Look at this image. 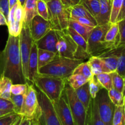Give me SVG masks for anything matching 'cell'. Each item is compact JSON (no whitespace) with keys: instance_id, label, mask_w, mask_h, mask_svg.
<instances>
[{"instance_id":"obj_1","label":"cell","mask_w":125,"mask_h":125,"mask_svg":"<svg viewBox=\"0 0 125 125\" xmlns=\"http://www.w3.org/2000/svg\"><path fill=\"white\" fill-rule=\"evenodd\" d=\"M9 78L13 84H27L23 72L19 36L9 35L6 46L0 51V77Z\"/></svg>"},{"instance_id":"obj_2","label":"cell","mask_w":125,"mask_h":125,"mask_svg":"<svg viewBox=\"0 0 125 125\" xmlns=\"http://www.w3.org/2000/svg\"><path fill=\"white\" fill-rule=\"evenodd\" d=\"M111 23L98 24L94 28L87 39V52L90 56H102L114 51L117 48L106 42L105 35Z\"/></svg>"},{"instance_id":"obj_3","label":"cell","mask_w":125,"mask_h":125,"mask_svg":"<svg viewBox=\"0 0 125 125\" xmlns=\"http://www.w3.org/2000/svg\"><path fill=\"white\" fill-rule=\"evenodd\" d=\"M83 61L56 56L50 63L39 70V73L44 75L67 79L76 67Z\"/></svg>"},{"instance_id":"obj_4","label":"cell","mask_w":125,"mask_h":125,"mask_svg":"<svg viewBox=\"0 0 125 125\" xmlns=\"http://www.w3.org/2000/svg\"><path fill=\"white\" fill-rule=\"evenodd\" d=\"M66 83L67 79L39 73L33 85H35L39 90L43 93L52 103H54L64 92Z\"/></svg>"},{"instance_id":"obj_5","label":"cell","mask_w":125,"mask_h":125,"mask_svg":"<svg viewBox=\"0 0 125 125\" xmlns=\"http://www.w3.org/2000/svg\"><path fill=\"white\" fill-rule=\"evenodd\" d=\"M46 3L51 29L61 31L67 29L70 20L67 6L62 4L61 0H51Z\"/></svg>"},{"instance_id":"obj_6","label":"cell","mask_w":125,"mask_h":125,"mask_svg":"<svg viewBox=\"0 0 125 125\" xmlns=\"http://www.w3.org/2000/svg\"><path fill=\"white\" fill-rule=\"evenodd\" d=\"M19 115L29 120L36 119L37 120L42 115L41 108L38 100L37 92L33 85H30L28 83V89Z\"/></svg>"},{"instance_id":"obj_7","label":"cell","mask_w":125,"mask_h":125,"mask_svg":"<svg viewBox=\"0 0 125 125\" xmlns=\"http://www.w3.org/2000/svg\"><path fill=\"white\" fill-rule=\"evenodd\" d=\"M65 93L73 116L74 125H86L87 110L78 99L75 90L67 83L65 87Z\"/></svg>"},{"instance_id":"obj_8","label":"cell","mask_w":125,"mask_h":125,"mask_svg":"<svg viewBox=\"0 0 125 125\" xmlns=\"http://www.w3.org/2000/svg\"><path fill=\"white\" fill-rule=\"evenodd\" d=\"M95 100L99 116L105 125H112L115 106L110 100L108 90L103 87L96 95Z\"/></svg>"},{"instance_id":"obj_9","label":"cell","mask_w":125,"mask_h":125,"mask_svg":"<svg viewBox=\"0 0 125 125\" xmlns=\"http://www.w3.org/2000/svg\"><path fill=\"white\" fill-rule=\"evenodd\" d=\"M37 97L42 112L39 119L40 125H61L52 101L39 90Z\"/></svg>"},{"instance_id":"obj_10","label":"cell","mask_w":125,"mask_h":125,"mask_svg":"<svg viewBox=\"0 0 125 125\" xmlns=\"http://www.w3.org/2000/svg\"><path fill=\"white\" fill-rule=\"evenodd\" d=\"M20 51L21 59L23 72L26 79L28 81V62L32 46L34 41L32 38L30 32V28L26 24L23 23L21 31L19 35Z\"/></svg>"},{"instance_id":"obj_11","label":"cell","mask_w":125,"mask_h":125,"mask_svg":"<svg viewBox=\"0 0 125 125\" xmlns=\"http://www.w3.org/2000/svg\"><path fill=\"white\" fill-rule=\"evenodd\" d=\"M56 34L57 36V42L56 44L57 56L74 59L78 46L68 34L67 29L56 31Z\"/></svg>"},{"instance_id":"obj_12","label":"cell","mask_w":125,"mask_h":125,"mask_svg":"<svg viewBox=\"0 0 125 125\" xmlns=\"http://www.w3.org/2000/svg\"><path fill=\"white\" fill-rule=\"evenodd\" d=\"M52 103L61 125H75L65 90L62 96L57 101Z\"/></svg>"},{"instance_id":"obj_13","label":"cell","mask_w":125,"mask_h":125,"mask_svg":"<svg viewBox=\"0 0 125 125\" xmlns=\"http://www.w3.org/2000/svg\"><path fill=\"white\" fill-rule=\"evenodd\" d=\"M29 28L32 38L34 42L41 39L51 29L50 21L39 15L35 16L32 20Z\"/></svg>"},{"instance_id":"obj_14","label":"cell","mask_w":125,"mask_h":125,"mask_svg":"<svg viewBox=\"0 0 125 125\" xmlns=\"http://www.w3.org/2000/svg\"><path fill=\"white\" fill-rule=\"evenodd\" d=\"M67 30L78 46L74 59L83 61L89 59L90 56L87 52V42L85 39L70 27H68Z\"/></svg>"},{"instance_id":"obj_15","label":"cell","mask_w":125,"mask_h":125,"mask_svg":"<svg viewBox=\"0 0 125 125\" xmlns=\"http://www.w3.org/2000/svg\"><path fill=\"white\" fill-rule=\"evenodd\" d=\"M34 42L39 49L48 50L57 54L56 44L57 42V36L56 30L51 29L43 37Z\"/></svg>"},{"instance_id":"obj_16","label":"cell","mask_w":125,"mask_h":125,"mask_svg":"<svg viewBox=\"0 0 125 125\" xmlns=\"http://www.w3.org/2000/svg\"><path fill=\"white\" fill-rule=\"evenodd\" d=\"M38 48L36 44L34 42L31 50L28 62V81L34 83L35 78L39 74V67H38Z\"/></svg>"},{"instance_id":"obj_17","label":"cell","mask_w":125,"mask_h":125,"mask_svg":"<svg viewBox=\"0 0 125 125\" xmlns=\"http://www.w3.org/2000/svg\"><path fill=\"white\" fill-rule=\"evenodd\" d=\"M24 23V10L19 2L17 3L14 14V23L12 29L9 31V35L18 37L20 34Z\"/></svg>"},{"instance_id":"obj_18","label":"cell","mask_w":125,"mask_h":125,"mask_svg":"<svg viewBox=\"0 0 125 125\" xmlns=\"http://www.w3.org/2000/svg\"><path fill=\"white\" fill-rule=\"evenodd\" d=\"M100 9L96 20L98 24L110 23L111 13V1L109 0H100Z\"/></svg>"},{"instance_id":"obj_19","label":"cell","mask_w":125,"mask_h":125,"mask_svg":"<svg viewBox=\"0 0 125 125\" xmlns=\"http://www.w3.org/2000/svg\"><path fill=\"white\" fill-rule=\"evenodd\" d=\"M70 19L74 20L77 18L84 17L89 18L91 20L96 21V19L92 15L91 13L87 10L86 8L81 3L67 7Z\"/></svg>"},{"instance_id":"obj_20","label":"cell","mask_w":125,"mask_h":125,"mask_svg":"<svg viewBox=\"0 0 125 125\" xmlns=\"http://www.w3.org/2000/svg\"><path fill=\"white\" fill-rule=\"evenodd\" d=\"M37 1V0H25L23 6L24 10V24L29 27L33 18L38 15Z\"/></svg>"},{"instance_id":"obj_21","label":"cell","mask_w":125,"mask_h":125,"mask_svg":"<svg viewBox=\"0 0 125 125\" xmlns=\"http://www.w3.org/2000/svg\"><path fill=\"white\" fill-rule=\"evenodd\" d=\"M106 42L114 45L116 47L120 46V39L119 28L118 22L111 23L109 28L106 32L104 37Z\"/></svg>"},{"instance_id":"obj_22","label":"cell","mask_w":125,"mask_h":125,"mask_svg":"<svg viewBox=\"0 0 125 125\" xmlns=\"http://www.w3.org/2000/svg\"><path fill=\"white\" fill-rule=\"evenodd\" d=\"M87 113L86 125H105L99 116L95 99L92 98Z\"/></svg>"},{"instance_id":"obj_23","label":"cell","mask_w":125,"mask_h":125,"mask_svg":"<svg viewBox=\"0 0 125 125\" xmlns=\"http://www.w3.org/2000/svg\"><path fill=\"white\" fill-rule=\"evenodd\" d=\"M87 62L89 63V65L91 68L92 72L94 76L102 73H111L100 57L90 56Z\"/></svg>"},{"instance_id":"obj_24","label":"cell","mask_w":125,"mask_h":125,"mask_svg":"<svg viewBox=\"0 0 125 125\" xmlns=\"http://www.w3.org/2000/svg\"><path fill=\"white\" fill-rule=\"evenodd\" d=\"M74 90H75L76 94L78 99L80 100L81 102L84 104V107L88 111L89 107H90L92 100L90 92H89V82Z\"/></svg>"},{"instance_id":"obj_25","label":"cell","mask_w":125,"mask_h":125,"mask_svg":"<svg viewBox=\"0 0 125 125\" xmlns=\"http://www.w3.org/2000/svg\"><path fill=\"white\" fill-rule=\"evenodd\" d=\"M68 27H70L72 29H74L76 32H77L78 34L83 36L86 41H87L88 38H89L92 29H94V28L92 27L81 24L79 22L71 19H70L68 21Z\"/></svg>"},{"instance_id":"obj_26","label":"cell","mask_w":125,"mask_h":125,"mask_svg":"<svg viewBox=\"0 0 125 125\" xmlns=\"http://www.w3.org/2000/svg\"><path fill=\"white\" fill-rule=\"evenodd\" d=\"M38 67L39 70L51 62L57 56V54L48 50L38 48Z\"/></svg>"},{"instance_id":"obj_27","label":"cell","mask_w":125,"mask_h":125,"mask_svg":"<svg viewBox=\"0 0 125 125\" xmlns=\"http://www.w3.org/2000/svg\"><path fill=\"white\" fill-rule=\"evenodd\" d=\"M12 84L9 78L6 76L0 77V98L10 100Z\"/></svg>"},{"instance_id":"obj_28","label":"cell","mask_w":125,"mask_h":125,"mask_svg":"<svg viewBox=\"0 0 125 125\" xmlns=\"http://www.w3.org/2000/svg\"><path fill=\"white\" fill-rule=\"evenodd\" d=\"M88 82L89 80L80 74H72L67 79V83L74 90L78 89Z\"/></svg>"},{"instance_id":"obj_29","label":"cell","mask_w":125,"mask_h":125,"mask_svg":"<svg viewBox=\"0 0 125 125\" xmlns=\"http://www.w3.org/2000/svg\"><path fill=\"white\" fill-rule=\"evenodd\" d=\"M79 3L83 4L92 15L96 18L100 11V0H81Z\"/></svg>"},{"instance_id":"obj_30","label":"cell","mask_w":125,"mask_h":125,"mask_svg":"<svg viewBox=\"0 0 125 125\" xmlns=\"http://www.w3.org/2000/svg\"><path fill=\"white\" fill-rule=\"evenodd\" d=\"M73 74H80L83 76L85 77L86 79L89 81L94 77L91 68H90L89 63L88 62H83L79 63L75 68L73 72Z\"/></svg>"},{"instance_id":"obj_31","label":"cell","mask_w":125,"mask_h":125,"mask_svg":"<svg viewBox=\"0 0 125 125\" xmlns=\"http://www.w3.org/2000/svg\"><path fill=\"white\" fill-rule=\"evenodd\" d=\"M108 95L110 100L115 106H124V95L123 93L118 91L112 87L108 90Z\"/></svg>"},{"instance_id":"obj_32","label":"cell","mask_w":125,"mask_h":125,"mask_svg":"<svg viewBox=\"0 0 125 125\" xmlns=\"http://www.w3.org/2000/svg\"><path fill=\"white\" fill-rule=\"evenodd\" d=\"M112 125H125V109L124 106H115Z\"/></svg>"},{"instance_id":"obj_33","label":"cell","mask_w":125,"mask_h":125,"mask_svg":"<svg viewBox=\"0 0 125 125\" xmlns=\"http://www.w3.org/2000/svg\"><path fill=\"white\" fill-rule=\"evenodd\" d=\"M95 76L101 86L107 90H109L110 89L113 87L112 76H111V73H102L97 74Z\"/></svg>"},{"instance_id":"obj_34","label":"cell","mask_w":125,"mask_h":125,"mask_svg":"<svg viewBox=\"0 0 125 125\" xmlns=\"http://www.w3.org/2000/svg\"><path fill=\"white\" fill-rule=\"evenodd\" d=\"M122 2L123 0H112L110 23H113L117 22V17L122 7Z\"/></svg>"},{"instance_id":"obj_35","label":"cell","mask_w":125,"mask_h":125,"mask_svg":"<svg viewBox=\"0 0 125 125\" xmlns=\"http://www.w3.org/2000/svg\"><path fill=\"white\" fill-rule=\"evenodd\" d=\"M116 72L123 78L125 76V45H122L121 48Z\"/></svg>"},{"instance_id":"obj_36","label":"cell","mask_w":125,"mask_h":125,"mask_svg":"<svg viewBox=\"0 0 125 125\" xmlns=\"http://www.w3.org/2000/svg\"><path fill=\"white\" fill-rule=\"evenodd\" d=\"M112 76V86L118 91L123 93L124 87V78L120 75L117 72L111 73Z\"/></svg>"},{"instance_id":"obj_37","label":"cell","mask_w":125,"mask_h":125,"mask_svg":"<svg viewBox=\"0 0 125 125\" xmlns=\"http://www.w3.org/2000/svg\"><path fill=\"white\" fill-rule=\"evenodd\" d=\"M89 88L91 98L92 99H95L98 92L100 89H102L103 87L98 81L96 76H94V77L89 81Z\"/></svg>"},{"instance_id":"obj_38","label":"cell","mask_w":125,"mask_h":125,"mask_svg":"<svg viewBox=\"0 0 125 125\" xmlns=\"http://www.w3.org/2000/svg\"><path fill=\"white\" fill-rule=\"evenodd\" d=\"M37 10L38 15L44 19L48 20L49 13L48 7L47 3L43 0H37Z\"/></svg>"},{"instance_id":"obj_39","label":"cell","mask_w":125,"mask_h":125,"mask_svg":"<svg viewBox=\"0 0 125 125\" xmlns=\"http://www.w3.org/2000/svg\"><path fill=\"white\" fill-rule=\"evenodd\" d=\"M24 95H25V94L18 95H11L10 101H12L13 104V111H14L15 113L18 115H19L21 108V106L23 105Z\"/></svg>"},{"instance_id":"obj_40","label":"cell","mask_w":125,"mask_h":125,"mask_svg":"<svg viewBox=\"0 0 125 125\" xmlns=\"http://www.w3.org/2000/svg\"><path fill=\"white\" fill-rule=\"evenodd\" d=\"M20 115L13 112L7 115L0 117V125H12L19 118Z\"/></svg>"},{"instance_id":"obj_41","label":"cell","mask_w":125,"mask_h":125,"mask_svg":"<svg viewBox=\"0 0 125 125\" xmlns=\"http://www.w3.org/2000/svg\"><path fill=\"white\" fill-rule=\"evenodd\" d=\"M27 89H28V83L12 84L11 87V95H24L26 93Z\"/></svg>"},{"instance_id":"obj_42","label":"cell","mask_w":125,"mask_h":125,"mask_svg":"<svg viewBox=\"0 0 125 125\" xmlns=\"http://www.w3.org/2000/svg\"><path fill=\"white\" fill-rule=\"evenodd\" d=\"M0 111L14 112L13 104L12 101L9 100L0 98Z\"/></svg>"},{"instance_id":"obj_43","label":"cell","mask_w":125,"mask_h":125,"mask_svg":"<svg viewBox=\"0 0 125 125\" xmlns=\"http://www.w3.org/2000/svg\"><path fill=\"white\" fill-rule=\"evenodd\" d=\"M120 45H125V18L118 21Z\"/></svg>"},{"instance_id":"obj_44","label":"cell","mask_w":125,"mask_h":125,"mask_svg":"<svg viewBox=\"0 0 125 125\" xmlns=\"http://www.w3.org/2000/svg\"><path fill=\"white\" fill-rule=\"evenodd\" d=\"M9 10L10 8L9 0H0V11L4 15L7 20Z\"/></svg>"},{"instance_id":"obj_45","label":"cell","mask_w":125,"mask_h":125,"mask_svg":"<svg viewBox=\"0 0 125 125\" xmlns=\"http://www.w3.org/2000/svg\"><path fill=\"white\" fill-rule=\"evenodd\" d=\"M125 0H123L122 2V7H121L120 11L118 14V17L117 19V22L119 21L125 19Z\"/></svg>"},{"instance_id":"obj_46","label":"cell","mask_w":125,"mask_h":125,"mask_svg":"<svg viewBox=\"0 0 125 125\" xmlns=\"http://www.w3.org/2000/svg\"><path fill=\"white\" fill-rule=\"evenodd\" d=\"M18 125H31V120L21 117Z\"/></svg>"},{"instance_id":"obj_47","label":"cell","mask_w":125,"mask_h":125,"mask_svg":"<svg viewBox=\"0 0 125 125\" xmlns=\"http://www.w3.org/2000/svg\"><path fill=\"white\" fill-rule=\"evenodd\" d=\"M7 25V19L4 15L0 11V26Z\"/></svg>"},{"instance_id":"obj_48","label":"cell","mask_w":125,"mask_h":125,"mask_svg":"<svg viewBox=\"0 0 125 125\" xmlns=\"http://www.w3.org/2000/svg\"><path fill=\"white\" fill-rule=\"evenodd\" d=\"M61 1L64 6H67V7H69V6L73 5L72 0H61Z\"/></svg>"},{"instance_id":"obj_49","label":"cell","mask_w":125,"mask_h":125,"mask_svg":"<svg viewBox=\"0 0 125 125\" xmlns=\"http://www.w3.org/2000/svg\"><path fill=\"white\" fill-rule=\"evenodd\" d=\"M19 2L18 0H9V8H12L13 6H14L15 5L17 4L18 2Z\"/></svg>"},{"instance_id":"obj_50","label":"cell","mask_w":125,"mask_h":125,"mask_svg":"<svg viewBox=\"0 0 125 125\" xmlns=\"http://www.w3.org/2000/svg\"><path fill=\"white\" fill-rule=\"evenodd\" d=\"M11 113H13V112H7V111H0V117H2L3 116L7 115L10 114Z\"/></svg>"},{"instance_id":"obj_51","label":"cell","mask_w":125,"mask_h":125,"mask_svg":"<svg viewBox=\"0 0 125 125\" xmlns=\"http://www.w3.org/2000/svg\"><path fill=\"white\" fill-rule=\"evenodd\" d=\"M31 125H40L39 120L36 119L31 120Z\"/></svg>"},{"instance_id":"obj_52","label":"cell","mask_w":125,"mask_h":125,"mask_svg":"<svg viewBox=\"0 0 125 125\" xmlns=\"http://www.w3.org/2000/svg\"><path fill=\"white\" fill-rule=\"evenodd\" d=\"M21 117V116L20 115V117H19V118H18V119L17 120V121H15V122L14 123H13V124H12V125H18V124H19V122H20V121Z\"/></svg>"},{"instance_id":"obj_53","label":"cell","mask_w":125,"mask_h":125,"mask_svg":"<svg viewBox=\"0 0 125 125\" xmlns=\"http://www.w3.org/2000/svg\"><path fill=\"white\" fill-rule=\"evenodd\" d=\"M81 0H72V2H73V4H79Z\"/></svg>"},{"instance_id":"obj_54","label":"cell","mask_w":125,"mask_h":125,"mask_svg":"<svg viewBox=\"0 0 125 125\" xmlns=\"http://www.w3.org/2000/svg\"><path fill=\"white\" fill-rule=\"evenodd\" d=\"M19 1V2L20 3V4L22 6H23V5H24V2H25V0H18Z\"/></svg>"},{"instance_id":"obj_55","label":"cell","mask_w":125,"mask_h":125,"mask_svg":"<svg viewBox=\"0 0 125 125\" xmlns=\"http://www.w3.org/2000/svg\"><path fill=\"white\" fill-rule=\"evenodd\" d=\"M123 95H125V76L124 77V87H123Z\"/></svg>"},{"instance_id":"obj_56","label":"cell","mask_w":125,"mask_h":125,"mask_svg":"<svg viewBox=\"0 0 125 125\" xmlns=\"http://www.w3.org/2000/svg\"><path fill=\"white\" fill-rule=\"evenodd\" d=\"M124 107H125V94L124 95Z\"/></svg>"},{"instance_id":"obj_57","label":"cell","mask_w":125,"mask_h":125,"mask_svg":"<svg viewBox=\"0 0 125 125\" xmlns=\"http://www.w3.org/2000/svg\"><path fill=\"white\" fill-rule=\"evenodd\" d=\"M43 1H45V2H49V1H51V0H43Z\"/></svg>"},{"instance_id":"obj_58","label":"cell","mask_w":125,"mask_h":125,"mask_svg":"<svg viewBox=\"0 0 125 125\" xmlns=\"http://www.w3.org/2000/svg\"><path fill=\"white\" fill-rule=\"evenodd\" d=\"M111 2H112V0H111Z\"/></svg>"},{"instance_id":"obj_59","label":"cell","mask_w":125,"mask_h":125,"mask_svg":"<svg viewBox=\"0 0 125 125\" xmlns=\"http://www.w3.org/2000/svg\"><path fill=\"white\" fill-rule=\"evenodd\" d=\"M109 1H111V0H109Z\"/></svg>"}]
</instances>
